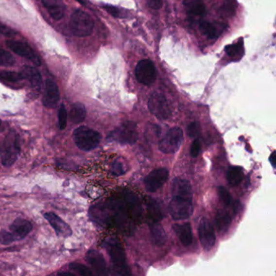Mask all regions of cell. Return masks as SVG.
I'll return each mask as SVG.
<instances>
[{"instance_id": "6da1fadb", "label": "cell", "mask_w": 276, "mask_h": 276, "mask_svg": "<svg viewBox=\"0 0 276 276\" xmlns=\"http://www.w3.org/2000/svg\"><path fill=\"white\" fill-rule=\"evenodd\" d=\"M170 216L175 221L188 219L194 211L191 184L187 179L177 177L172 183V198L169 206Z\"/></svg>"}, {"instance_id": "7a4b0ae2", "label": "cell", "mask_w": 276, "mask_h": 276, "mask_svg": "<svg viewBox=\"0 0 276 276\" xmlns=\"http://www.w3.org/2000/svg\"><path fill=\"white\" fill-rule=\"evenodd\" d=\"M19 137L15 131H10L0 144V157L2 165L4 166L13 165L19 155Z\"/></svg>"}, {"instance_id": "3957f363", "label": "cell", "mask_w": 276, "mask_h": 276, "mask_svg": "<svg viewBox=\"0 0 276 276\" xmlns=\"http://www.w3.org/2000/svg\"><path fill=\"white\" fill-rule=\"evenodd\" d=\"M73 138L75 144L80 150L88 152L93 150L99 145L102 136L99 132L89 127L80 126L75 129L73 133Z\"/></svg>"}, {"instance_id": "277c9868", "label": "cell", "mask_w": 276, "mask_h": 276, "mask_svg": "<svg viewBox=\"0 0 276 276\" xmlns=\"http://www.w3.org/2000/svg\"><path fill=\"white\" fill-rule=\"evenodd\" d=\"M69 26L75 36L84 37L92 34L94 22L87 13L82 10H76L70 17Z\"/></svg>"}, {"instance_id": "5b68a950", "label": "cell", "mask_w": 276, "mask_h": 276, "mask_svg": "<svg viewBox=\"0 0 276 276\" xmlns=\"http://www.w3.org/2000/svg\"><path fill=\"white\" fill-rule=\"evenodd\" d=\"M183 142V131L179 127L170 129L159 143V149L163 153L173 154L179 150Z\"/></svg>"}, {"instance_id": "8992f818", "label": "cell", "mask_w": 276, "mask_h": 276, "mask_svg": "<svg viewBox=\"0 0 276 276\" xmlns=\"http://www.w3.org/2000/svg\"><path fill=\"white\" fill-rule=\"evenodd\" d=\"M148 109L159 120H166L171 116V109L166 97L160 92H154L148 100Z\"/></svg>"}, {"instance_id": "52a82bcc", "label": "cell", "mask_w": 276, "mask_h": 276, "mask_svg": "<svg viewBox=\"0 0 276 276\" xmlns=\"http://www.w3.org/2000/svg\"><path fill=\"white\" fill-rule=\"evenodd\" d=\"M109 137L121 144H134L138 138L136 124L133 121H125L110 133Z\"/></svg>"}, {"instance_id": "ba28073f", "label": "cell", "mask_w": 276, "mask_h": 276, "mask_svg": "<svg viewBox=\"0 0 276 276\" xmlns=\"http://www.w3.org/2000/svg\"><path fill=\"white\" fill-rule=\"evenodd\" d=\"M136 79L144 85H153L156 79L155 66L149 59L139 61L136 68Z\"/></svg>"}, {"instance_id": "9c48e42d", "label": "cell", "mask_w": 276, "mask_h": 276, "mask_svg": "<svg viewBox=\"0 0 276 276\" xmlns=\"http://www.w3.org/2000/svg\"><path fill=\"white\" fill-rule=\"evenodd\" d=\"M108 246V251L111 257L112 262L118 269L117 271H119V274L131 275V272H129L126 267V255L119 242L112 240Z\"/></svg>"}, {"instance_id": "30bf717a", "label": "cell", "mask_w": 276, "mask_h": 276, "mask_svg": "<svg viewBox=\"0 0 276 276\" xmlns=\"http://www.w3.org/2000/svg\"><path fill=\"white\" fill-rule=\"evenodd\" d=\"M198 231L199 241L203 249L206 251L211 250L216 243V234L210 221L205 217H203L199 221Z\"/></svg>"}, {"instance_id": "8fae6325", "label": "cell", "mask_w": 276, "mask_h": 276, "mask_svg": "<svg viewBox=\"0 0 276 276\" xmlns=\"http://www.w3.org/2000/svg\"><path fill=\"white\" fill-rule=\"evenodd\" d=\"M169 178V171L166 169L153 170L144 179L145 188L148 192L154 193L163 187Z\"/></svg>"}, {"instance_id": "7c38bea8", "label": "cell", "mask_w": 276, "mask_h": 276, "mask_svg": "<svg viewBox=\"0 0 276 276\" xmlns=\"http://www.w3.org/2000/svg\"><path fill=\"white\" fill-rule=\"evenodd\" d=\"M6 44L11 51H13L18 55L26 58L35 65L39 66L41 64V61L39 59L38 56L34 53L31 47L26 43H24L21 41H7Z\"/></svg>"}, {"instance_id": "4fadbf2b", "label": "cell", "mask_w": 276, "mask_h": 276, "mask_svg": "<svg viewBox=\"0 0 276 276\" xmlns=\"http://www.w3.org/2000/svg\"><path fill=\"white\" fill-rule=\"evenodd\" d=\"M60 99L59 90L55 83L53 80H47L45 85L42 103L46 108L53 109L55 108Z\"/></svg>"}, {"instance_id": "5bb4252c", "label": "cell", "mask_w": 276, "mask_h": 276, "mask_svg": "<svg viewBox=\"0 0 276 276\" xmlns=\"http://www.w3.org/2000/svg\"><path fill=\"white\" fill-rule=\"evenodd\" d=\"M45 218L49 223L51 224L52 228L55 230L57 235L64 237V238L71 235V229L68 226V224L65 223L60 217H58L55 214L48 212V213L45 214Z\"/></svg>"}, {"instance_id": "9a60e30c", "label": "cell", "mask_w": 276, "mask_h": 276, "mask_svg": "<svg viewBox=\"0 0 276 276\" xmlns=\"http://www.w3.org/2000/svg\"><path fill=\"white\" fill-rule=\"evenodd\" d=\"M32 224L29 221L24 219H17L10 226L11 233L13 234L16 240L24 239L30 232H31Z\"/></svg>"}, {"instance_id": "2e32d148", "label": "cell", "mask_w": 276, "mask_h": 276, "mask_svg": "<svg viewBox=\"0 0 276 276\" xmlns=\"http://www.w3.org/2000/svg\"><path fill=\"white\" fill-rule=\"evenodd\" d=\"M41 2L53 19L59 20L63 18L66 6L62 0H41Z\"/></svg>"}, {"instance_id": "e0dca14e", "label": "cell", "mask_w": 276, "mask_h": 276, "mask_svg": "<svg viewBox=\"0 0 276 276\" xmlns=\"http://www.w3.org/2000/svg\"><path fill=\"white\" fill-rule=\"evenodd\" d=\"M21 73L24 75V79H26L30 83L34 91L37 92H41L42 87V79L41 74L36 68L30 66H25L23 68V71Z\"/></svg>"}, {"instance_id": "ac0fdd59", "label": "cell", "mask_w": 276, "mask_h": 276, "mask_svg": "<svg viewBox=\"0 0 276 276\" xmlns=\"http://www.w3.org/2000/svg\"><path fill=\"white\" fill-rule=\"evenodd\" d=\"M224 29V24L221 23L201 21L199 24V30L204 36L209 39H216L221 35Z\"/></svg>"}, {"instance_id": "d6986e66", "label": "cell", "mask_w": 276, "mask_h": 276, "mask_svg": "<svg viewBox=\"0 0 276 276\" xmlns=\"http://www.w3.org/2000/svg\"><path fill=\"white\" fill-rule=\"evenodd\" d=\"M87 262H89L93 269L98 275H106L107 268L104 258L96 250H91L87 253Z\"/></svg>"}, {"instance_id": "ffe728a7", "label": "cell", "mask_w": 276, "mask_h": 276, "mask_svg": "<svg viewBox=\"0 0 276 276\" xmlns=\"http://www.w3.org/2000/svg\"><path fill=\"white\" fill-rule=\"evenodd\" d=\"M173 230L179 238V240L182 245L185 246H190L193 242V234H192L191 225L190 223L183 224H174Z\"/></svg>"}, {"instance_id": "44dd1931", "label": "cell", "mask_w": 276, "mask_h": 276, "mask_svg": "<svg viewBox=\"0 0 276 276\" xmlns=\"http://www.w3.org/2000/svg\"><path fill=\"white\" fill-rule=\"evenodd\" d=\"M183 5L187 13L191 16H204L206 12V6L204 0H184Z\"/></svg>"}, {"instance_id": "7402d4cb", "label": "cell", "mask_w": 276, "mask_h": 276, "mask_svg": "<svg viewBox=\"0 0 276 276\" xmlns=\"http://www.w3.org/2000/svg\"><path fill=\"white\" fill-rule=\"evenodd\" d=\"M125 201L128 212H130L132 217L138 218L141 216V206L138 198L135 194L128 192L125 195Z\"/></svg>"}, {"instance_id": "603a6c76", "label": "cell", "mask_w": 276, "mask_h": 276, "mask_svg": "<svg viewBox=\"0 0 276 276\" xmlns=\"http://www.w3.org/2000/svg\"><path fill=\"white\" fill-rule=\"evenodd\" d=\"M150 230L153 242L156 245H164L167 240V237L162 226L158 222L153 221V223L151 224Z\"/></svg>"}, {"instance_id": "cb8c5ba5", "label": "cell", "mask_w": 276, "mask_h": 276, "mask_svg": "<svg viewBox=\"0 0 276 276\" xmlns=\"http://www.w3.org/2000/svg\"><path fill=\"white\" fill-rule=\"evenodd\" d=\"M245 174L242 168L239 166H232L229 168L227 172V179L232 187H236L240 184L244 179Z\"/></svg>"}, {"instance_id": "d4e9b609", "label": "cell", "mask_w": 276, "mask_h": 276, "mask_svg": "<svg viewBox=\"0 0 276 276\" xmlns=\"http://www.w3.org/2000/svg\"><path fill=\"white\" fill-rule=\"evenodd\" d=\"M70 121L73 123L78 124L82 122L86 118V109L81 103H75L73 104L69 114Z\"/></svg>"}, {"instance_id": "484cf974", "label": "cell", "mask_w": 276, "mask_h": 276, "mask_svg": "<svg viewBox=\"0 0 276 276\" xmlns=\"http://www.w3.org/2000/svg\"><path fill=\"white\" fill-rule=\"evenodd\" d=\"M232 223V219L228 212L224 211H219L216 214V224L218 230L221 233H224L228 230Z\"/></svg>"}, {"instance_id": "4316f807", "label": "cell", "mask_w": 276, "mask_h": 276, "mask_svg": "<svg viewBox=\"0 0 276 276\" xmlns=\"http://www.w3.org/2000/svg\"><path fill=\"white\" fill-rule=\"evenodd\" d=\"M0 79L5 82L17 83L24 80V77L22 73L4 70V71L0 73Z\"/></svg>"}, {"instance_id": "83f0119b", "label": "cell", "mask_w": 276, "mask_h": 276, "mask_svg": "<svg viewBox=\"0 0 276 276\" xmlns=\"http://www.w3.org/2000/svg\"><path fill=\"white\" fill-rule=\"evenodd\" d=\"M236 9H237L236 0H225L221 8V14L224 15V17H230L235 14Z\"/></svg>"}, {"instance_id": "f1b7e54d", "label": "cell", "mask_w": 276, "mask_h": 276, "mask_svg": "<svg viewBox=\"0 0 276 276\" xmlns=\"http://www.w3.org/2000/svg\"><path fill=\"white\" fill-rule=\"evenodd\" d=\"M148 213L150 215L151 218L155 222H159L163 217L159 205L154 200L151 201L148 204Z\"/></svg>"}, {"instance_id": "f546056e", "label": "cell", "mask_w": 276, "mask_h": 276, "mask_svg": "<svg viewBox=\"0 0 276 276\" xmlns=\"http://www.w3.org/2000/svg\"><path fill=\"white\" fill-rule=\"evenodd\" d=\"M16 61L13 56L3 49L0 48V66L12 67L14 65Z\"/></svg>"}, {"instance_id": "4dcf8cb0", "label": "cell", "mask_w": 276, "mask_h": 276, "mask_svg": "<svg viewBox=\"0 0 276 276\" xmlns=\"http://www.w3.org/2000/svg\"><path fill=\"white\" fill-rule=\"evenodd\" d=\"M58 125L61 130H64L68 123V112L64 104H61L58 109Z\"/></svg>"}, {"instance_id": "1f68e13d", "label": "cell", "mask_w": 276, "mask_h": 276, "mask_svg": "<svg viewBox=\"0 0 276 276\" xmlns=\"http://www.w3.org/2000/svg\"><path fill=\"white\" fill-rule=\"evenodd\" d=\"M225 51L229 57L236 58L242 51V42L241 41L239 43L227 46L225 48Z\"/></svg>"}, {"instance_id": "d6a6232c", "label": "cell", "mask_w": 276, "mask_h": 276, "mask_svg": "<svg viewBox=\"0 0 276 276\" xmlns=\"http://www.w3.org/2000/svg\"><path fill=\"white\" fill-rule=\"evenodd\" d=\"M160 135V129L158 126L152 125V126H148V128L146 129V137L149 141H155Z\"/></svg>"}, {"instance_id": "836d02e7", "label": "cell", "mask_w": 276, "mask_h": 276, "mask_svg": "<svg viewBox=\"0 0 276 276\" xmlns=\"http://www.w3.org/2000/svg\"><path fill=\"white\" fill-rule=\"evenodd\" d=\"M70 269H72L74 272H77L78 274L81 276H92V272L90 271L87 267H85L82 264L78 263H71L70 265Z\"/></svg>"}, {"instance_id": "e575fe53", "label": "cell", "mask_w": 276, "mask_h": 276, "mask_svg": "<svg viewBox=\"0 0 276 276\" xmlns=\"http://www.w3.org/2000/svg\"><path fill=\"white\" fill-rule=\"evenodd\" d=\"M218 194L221 200H222L224 204H225L226 206L230 205L231 202H232V196H231V194H229V192H228V190L226 189L225 187H219Z\"/></svg>"}, {"instance_id": "d590c367", "label": "cell", "mask_w": 276, "mask_h": 276, "mask_svg": "<svg viewBox=\"0 0 276 276\" xmlns=\"http://www.w3.org/2000/svg\"><path fill=\"white\" fill-rule=\"evenodd\" d=\"M15 241H16V238L12 233L6 230L0 232V243L2 245H9Z\"/></svg>"}, {"instance_id": "8d00e7d4", "label": "cell", "mask_w": 276, "mask_h": 276, "mask_svg": "<svg viewBox=\"0 0 276 276\" xmlns=\"http://www.w3.org/2000/svg\"><path fill=\"white\" fill-rule=\"evenodd\" d=\"M126 171V169L124 166L123 164L119 161H115L112 167V172L116 176H120V175L124 174Z\"/></svg>"}, {"instance_id": "74e56055", "label": "cell", "mask_w": 276, "mask_h": 276, "mask_svg": "<svg viewBox=\"0 0 276 276\" xmlns=\"http://www.w3.org/2000/svg\"><path fill=\"white\" fill-rule=\"evenodd\" d=\"M187 134L190 138H194L199 134V124L196 121L191 122L187 128Z\"/></svg>"}, {"instance_id": "f35d334b", "label": "cell", "mask_w": 276, "mask_h": 276, "mask_svg": "<svg viewBox=\"0 0 276 276\" xmlns=\"http://www.w3.org/2000/svg\"><path fill=\"white\" fill-rule=\"evenodd\" d=\"M0 34L4 35L7 37H12V36H15L16 34H15L14 30H12L11 28L0 22Z\"/></svg>"}, {"instance_id": "ab89813d", "label": "cell", "mask_w": 276, "mask_h": 276, "mask_svg": "<svg viewBox=\"0 0 276 276\" xmlns=\"http://www.w3.org/2000/svg\"><path fill=\"white\" fill-rule=\"evenodd\" d=\"M200 149H201L200 143L198 139H195L192 143L191 148H190V155H191L192 157H197L200 153Z\"/></svg>"}, {"instance_id": "60d3db41", "label": "cell", "mask_w": 276, "mask_h": 276, "mask_svg": "<svg viewBox=\"0 0 276 276\" xmlns=\"http://www.w3.org/2000/svg\"><path fill=\"white\" fill-rule=\"evenodd\" d=\"M103 8L114 17H117V18L121 17V12L118 7L110 6V5H104Z\"/></svg>"}, {"instance_id": "b9f144b4", "label": "cell", "mask_w": 276, "mask_h": 276, "mask_svg": "<svg viewBox=\"0 0 276 276\" xmlns=\"http://www.w3.org/2000/svg\"><path fill=\"white\" fill-rule=\"evenodd\" d=\"M162 0H148V5L153 9H160L162 7Z\"/></svg>"}, {"instance_id": "7bdbcfd3", "label": "cell", "mask_w": 276, "mask_h": 276, "mask_svg": "<svg viewBox=\"0 0 276 276\" xmlns=\"http://www.w3.org/2000/svg\"><path fill=\"white\" fill-rule=\"evenodd\" d=\"M275 157H276V154H275V153H272V155L270 156V161L272 163V165L273 167H275Z\"/></svg>"}, {"instance_id": "ee69618b", "label": "cell", "mask_w": 276, "mask_h": 276, "mask_svg": "<svg viewBox=\"0 0 276 276\" xmlns=\"http://www.w3.org/2000/svg\"><path fill=\"white\" fill-rule=\"evenodd\" d=\"M58 275H60V276H62V275H64V276H68V275H69V276H74V274H73V273H68V272H63V273H58Z\"/></svg>"}, {"instance_id": "f6af8a7d", "label": "cell", "mask_w": 276, "mask_h": 276, "mask_svg": "<svg viewBox=\"0 0 276 276\" xmlns=\"http://www.w3.org/2000/svg\"><path fill=\"white\" fill-rule=\"evenodd\" d=\"M75 1H77L78 2H80V4L85 5V3H86L85 0H75Z\"/></svg>"}, {"instance_id": "bcb514c9", "label": "cell", "mask_w": 276, "mask_h": 276, "mask_svg": "<svg viewBox=\"0 0 276 276\" xmlns=\"http://www.w3.org/2000/svg\"><path fill=\"white\" fill-rule=\"evenodd\" d=\"M0 126H1V120H0Z\"/></svg>"}]
</instances>
